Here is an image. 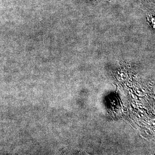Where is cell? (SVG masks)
<instances>
[{
  "mask_svg": "<svg viewBox=\"0 0 155 155\" xmlns=\"http://www.w3.org/2000/svg\"><path fill=\"white\" fill-rule=\"evenodd\" d=\"M86 1H88V2H97L98 1H99V0H86Z\"/></svg>",
  "mask_w": 155,
  "mask_h": 155,
  "instance_id": "7a4b0ae2",
  "label": "cell"
},
{
  "mask_svg": "<svg viewBox=\"0 0 155 155\" xmlns=\"http://www.w3.org/2000/svg\"><path fill=\"white\" fill-rule=\"evenodd\" d=\"M147 23L150 25L151 28L155 29V16L154 14H147Z\"/></svg>",
  "mask_w": 155,
  "mask_h": 155,
  "instance_id": "6da1fadb",
  "label": "cell"
}]
</instances>
